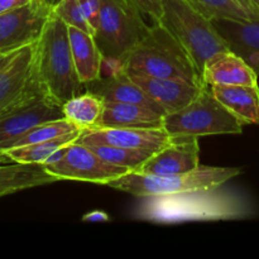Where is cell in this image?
Returning a JSON list of instances; mask_svg holds the SVG:
<instances>
[{"instance_id":"obj_29","label":"cell","mask_w":259,"mask_h":259,"mask_svg":"<svg viewBox=\"0 0 259 259\" xmlns=\"http://www.w3.org/2000/svg\"><path fill=\"white\" fill-rule=\"evenodd\" d=\"M142 14H147L153 19V22H159L162 17L161 0H131Z\"/></svg>"},{"instance_id":"obj_3","label":"cell","mask_w":259,"mask_h":259,"mask_svg":"<svg viewBox=\"0 0 259 259\" xmlns=\"http://www.w3.org/2000/svg\"><path fill=\"white\" fill-rule=\"evenodd\" d=\"M121 67L126 72L153 77L177 78L205 85L191 56L177 38L159 22H153L143 39L133 48Z\"/></svg>"},{"instance_id":"obj_32","label":"cell","mask_w":259,"mask_h":259,"mask_svg":"<svg viewBox=\"0 0 259 259\" xmlns=\"http://www.w3.org/2000/svg\"><path fill=\"white\" fill-rule=\"evenodd\" d=\"M19 51V50H18ZM18 51H0V71L4 70L10 61L15 57Z\"/></svg>"},{"instance_id":"obj_12","label":"cell","mask_w":259,"mask_h":259,"mask_svg":"<svg viewBox=\"0 0 259 259\" xmlns=\"http://www.w3.org/2000/svg\"><path fill=\"white\" fill-rule=\"evenodd\" d=\"M199 157L200 146L197 137H171L168 143L154 152L137 172L159 176L187 174L200 166Z\"/></svg>"},{"instance_id":"obj_4","label":"cell","mask_w":259,"mask_h":259,"mask_svg":"<svg viewBox=\"0 0 259 259\" xmlns=\"http://www.w3.org/2000/svg\"><path fill=\"white\" fill-rule=\"evenodd\" d=\"M142 12L131 0H103L94 38L109 72L121 67L148 32ZM108 72V73H109Z\"/></svg>"},{"instance_id":"obj_26","label":"cell","mask_w":259,"mask_h":259,"mask_svg":"<svg viewBox=\"0 0 259 259\" xmlns=\"http://www.w3.org/2000/svg\"><path fill=\"white\" fill-rule=\"evenodd\" d=\"M210 19L254 20L253 15L238 0H189Z\"/></svg>"},{"instance_id":"obj_10","label":"cell","mask_w":259,"mask_h":259,"mask_svg":"<svg viewBox=\"0 0 259 259\" xmlns=\"http://www.w3.org/2000/svg\"><path fill=\"white\" fill-rule=\"evenodd\" d=\"M35 46L37 43L20 48L0 71V115L32 96L47 93L35 75Z\"/></svg>"},{"instance_id":"obj_22","label":"cell","mask_w":259,"mask_h":259,"mask_svg":"<svg viewBox=\"0 0 259 259\" xmlns=\"http://www.w3.org/2000/svg\"><path fill=\"white\" fill-rule=\"evenodd\" d=\"M105 101L91 91H83L63 104L65 119L75 124L81 131L98 126L103 115Z\"/></svg>"},{"instance_id":"obj_21","label":"cell","mask_w":259,"mask_h":259,"mask_svg":"<svg viewBox=\"0 0 259 259\" xmlns=\"http://www.w3.org/2000/svg\"><path fill=\"white\" fill-rule=\"evenodd\" d=\"M68 35L73 62L80 80L86 85L100 78L104 60L94 35L75 27H68Z\"/></svg>"},{"instance_id":"obj_15","label":"cell","mask_w":259,"mask_h":259,"mask_svg":"<svg viewBox=\"0 0 259 259\" xmlns=\"http://www.w3.org/2000/svg\"><path fill=\"white\" fill-rule=\"evenodd\" d=\"M230 51L243 58L259 76V19H211Z\"/></svg>"},{"instance_id":"obj_25","label":"cell","mask_w":259,"mask_h":259,"mask_svg":"<svg viewBox=\"0 0 259 259\" xmlns=\"http://www.w3.org/2000/svg\"><path fill=\"white\" fill-rule=\"evenodd\" d=\"M89 147L105 162L114 166L125 167L129 171H139L144 162L154 153L152 151L120 148V147L105 146V144H95Z\"/></svg>"},{"instance_id":"obj_7","label":"cell","mask_w":259,"mask_h":259,"mask_svg":"<svg viewBox=\"0 0 259 259\" xmlns=\"http://www.w3.org/2000/svg\"><path fill=\"white\" fill-rule=\"evenodd\" d=\"M245 124L230 113L212 94L209 85L185 108L166 114L163 129L171 137H201L240 134Z\"/></svg>"},{"instance_id":"obj_24","label":"cell","mask_w":259,"mask_h":259,"mask_svg":"<svg viewBox=\"0 0 259 259\" xmlns=\"http://www.w3.org/2000/svg\"><path fill=\"white\" fill-rule=\"evenodd\" d=\"M78 131H81V129L77 128L75 124L71 123V121H68L65 118L58 119V120L47 121V123H43L40 125L29 129L25 133L18 136L17 138L3 142V143H0V149L7 151L9 148H15V147L40 143V142L60 138V137L67 136V134L75 133V132Z\"/></svg>"},{"instance_id":"obj_34","label":"cell","mask_w":259,"mask_h":259,"mask_svg":"<svg viewBox=\"0 0 259 259\" xmlns=\"http://www.w3.org/2000/svg\"><path fill=\"white\" fill-rule=\"evenodd\" d=\"M9 162H12V161H10L9 157L7 156V153L0 149V164H7V163H9Z\"/></svg>"},{"instance_id":"obj_5","label":"cell","mask_w":259,"mask_h":259,"mask_svg":"<svg viewBox=\"0 0 259 259\" xmlns=\"http://www.w3.org/2000/svg\"><path fill=\"white\" fill-rule=\"evenodd\" d=\"M163 24L186 48L201 73L206 61L215 53L229 50L212 25L211 19L189 0H161Z\"/></svg>"},{"instance_id":"obj_20","label":"cell","mask_w":259,"mask_h":259,"mask_svg":"<svg viewBox=\"0 0 259 259\" xmlns=\"http://www.w3.org/2000/svg\"><path fill=\"white\" fill-rule=\"evenodd\" d=\"M61 181L37 163L0 164V197Z\"/></svg>"},{"instance_id":"obj_19","label":"cell","mask_w":259,"mask_h":259,"mask_svg":"<svg viewBox=\"0 0 259 259\" xmlns=\"http://www.w3.org/2000/svg\"><path fill=\"white\" fill-rule=\"evenodd\" d=\"M210 89L215 98L245 125L259 124L258 85H214Z\"/></svg>"},{"instance_id":"obj_13","label":"cell","mask_w":259,"mask_h":259,"mask_svg":"<svg viewBox=\"0 0 259 259\" xmlns=\"http://www.w3.org/2000/svg\"><path fill=\"white\" fill-rule=\"evenodd\" d=\"M171 136L162 129L136 128H94L81 132L77 143L86 146L105 144L129 149L157 152L163 148Z\"/></svg>"},{"instance_id":"obj_18","label":"cell","mask_w":259,"mask_h":259,"mask_svg":"<svg viewBox=\"0 0 259 259\" xmlns=\"http://www.w3.org/2000/svg\"><path fill=\"white\" fill-rule=\"evenodd\" d=\"M164 114L148 106L105 101L103 115L96 128L162 129Z\"/></svg>"},{"instance_id":"obj_35","label":"cell","mask_w":259,"mask_h":259,"mask_svg":"<svg viewBox=\"0 0 259 259\" xmlns=\"http://www.w3.org/2000/svg\"><path fill=\"white\" fill-rule=\"evenodd\" d=\"M39 2L45 3V4L50 5V7H52L53 9H55V8L57 7L58 4H60V3H61V0H39Z\"/></svg>"},{"instance_id":"obj_36","label":"cell","mask_w":259,"mask_h":259,"mask_svg":"<svg viewBox=\"0 0 259 259\" xmlns=\"http://www.w3.org/2000/svg\"><path fill=\"white\" fill-rule=\"evenodd\" d=\"M253 3H254L255 7H257L258 9H259V0H253Z\"/></svg>"},{"instance_id":"obj_17","label":"cell","mask_w":259,"mask_h":259,"mask_svg":"<svg viewBox=\"0 0 259 259\" xmlns=\"http://www.w3.org/2000/svg\"><path fill=\"white\" fill-rule=\"evenodd\" d=\"M205 85H258V73L233 51L215 53L202 70Z\"/></svg>"},{"instance_id":"obj_1","label":"cell","mask_w":259,"mask_h":259,"mask_svg":"<svg viewBox=\"0 0 259 259\" xmlns=\"http://www.w3.org/2000/svg\"><path fill=\"white\" fill-rule=\"evenodd\" d=\"M212 189L142 197L136 207L137 219L157 224H179L189 222H219L247 219L254 214L252 202L240 192Z\"/></svg>"},{"instance_id":"obj_9","label":"cell","mask_w":259,"mask_h":259,"mask_svg":"<svg viewBox=\"0 0 259 259\" xmlns=\"http://www.w3.org/2000/svg\"><path fill=\"white\" fill-rule=\"evenodd\" d=\"M43 167L60 180H75L98 185L108 184L129 172L125 167L108 163L90 147L77 142L68 146L66 154L60 161L43 164Z\"/></svg>"},{"instance_id":"obj_6","label":"cell","mask_w":259,"mask_h":259,"mask_svg":"<svg viewBox=\"0 0 259 259\" xmlns=\"http://www.w3.org/2000/svg\"><path fill=\"white\" fill-rule=\"evenodd\" d=\"M240 174L242 169L238 167L214 166H199L196 169L187 174L169 175V176L129 171L128 174L113 181H109L104 186L142 199L148 196H163V195L212 189V187L222 186L229 180L239 176Z\"/></svg>"},{"instance_id":"obj_23","label":"cell","mask_w":259,"mask_h":259,"mask_svg":"<svg viewBox=\"0 0 259 259\" xmlns=\"http://www.w3.org/2000/svg\"><path fill=\"white\" fill-rule=\"evenodd\" d=\"M81 132L82 131L75 132V133L67 134V136L60 137V138L51 139V141L40 142V143L9 148L4 152L7 153V156L9 157L12 162H17V163L43 164L47 162V159L56 151H58V149L63 148L66 146H70L73 142L77 141Z\"/></svg>"},{"instance_id":"obj_31","label":"cell","mask_w":259,"mask_h":259,"mask_svg":"<svg viewBox=\"0 0 259 259\" xmlns=\"http://www.w3.org/2000/svg\"><path fill=\"white\" fill-rule=\"evenodd\" d=\"M32 0H0V13L8 12V10L15 9V8L23 7Z\"/></svg>"},{"instance_id":"obj_27","label":"cell","mask_w":259,"mask_h":259,"mask_svg":"<svg viewBox=\"0 0 259 259\" xmlns=\"http://www.w3.org/2000/svg\"><path fill=\"white\" fill-rule=\"evenodd\" d=\"M56 15L61 18L68 27H75L94 34L91 25L89 24L85 14L80 7L78 0H61L60 4L53 9Z\"/></svg>"},{"instance_id":"obj_14","label":"cell","mask_w":259,"mask_h":259,"mask_svg":"<svg viewBox=\"0 0 259 259\" xmlns=\"http://www.w3.org/2000/svg\"><path fill=\"white\" fill-rule=\"evenodd\" d=\"M142 90L158 104L166 114L175 113L189 105L206 85H195L177 78L153 77L141 73L126 72Z\"/></svg>"},{"instance_id":"obj_8","label":"cell","mask_w":259,"mask_h":259,"mask_svg":"<svg viewBox=\"0 0 259 259\" xmlns=\"http://www.w3.org/2000/svg\"><path fill=\"white\" fill-rule=\"evenodd\" d=\"M52 15L53 8L39 0L0 13V51H18L37 43Z\"/></svg>"},{"instance_id":"obj_16","label":"cell","mask_w":259,"mask_h":259,"mask_svg":"<svg viewBox=\"0 0 259 259\" xmlns=\"http://www.w3.org/2000/svg\"><path fill=\"white\" fill-rule=\"evenodd\" d=\"M86 90L96 94L104 101H113V103H129L139 104V105L148 106L153 110L166 115V111L154 103L146 93L137 85L131 76L126 73L123 67H119L111 72L101 76L93 82L86 83Z\"/></svg>"},{"instance_id":"obj_2","label":"cell","mask_w":259,"mask_h":259,"mask_svg":"<svg viewBox=\"0 0 259 259\" xmlns=\"http://www.w3.org/2000/svg\"><path fill=\"white\" fill-rule=\"evenodd\" d=\"M34 70L43 89L61 104L86 91L73 62L68 25L55 12L35 46Z\"/></svg>"},{"instance_id":"obj_30","label":"cell","mask_w":259,"mask_h":259,"mask_svg":"<svg viewBox=\"0 0 259 259\" xmlns=\"http://www.w3.org/2000/svg\"><path fill=\"white\" fill-rule=\"evenodd\" d=\"M83 222H91V223H105L110 220L109 215L106 212L101 211V210H94V211L88 212L86 215L82 217Z\"/></svg>"},{"instance_id":"obj_28","label":"cell","mask_w":259,"mask_h":259,"mask_svg":"<svg viewBox=\"0 0 259 259\" xmlns=\"http://www.w3.org/2000/svg\"><path fill=\"white\" fill-rule=\"evenodd\" d=\"M78 3H80V7L82 9L83 14H85L86 19H88L89 24L91 25L93 30L95 32L103 0H78Z\"/></svg>"},{"instance_id":"obj_11","label":"cell","mask_w":259,"mask_h":259,"mask_svg":"<svg viewBox=\"0 0 259 259\" xmlns=\"http://www.w3.org/2000/svg\"><path fill=\"white\" fill-rule=\"evenodd\" d=\"M63 118V104L50 94L40 93L0 115V143L17 138L43 123Z\"/></svg>"},{"instance_id":"obj_33","label":"cell","mask_w":259,"mask_h":259,"mask_svg":"<svg viewBox=\"0 0 259 259\" xmlns=\"http://www.w3.org/2000/svg\"><path fill=\"white\" fill-rule=\"evenodd\" d=\"M238 2H239L240 4H242L243 7H244L245 9H247L248 12L253 15V18H254V19H259V9L255 7V4L253 3V0H238Z\"/></svg>"}]
</instances>
